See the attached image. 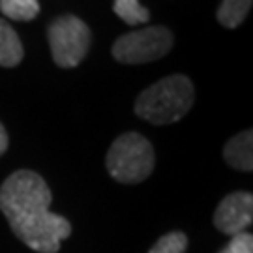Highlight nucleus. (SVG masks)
<instances>
[{
	"label": "nucleus",
	"mask_w": 253,
	"mask_h": 253,
	"mask_svg": "<svg viewBox=\"0 0 253 253\" xmlns=\"http://www.w3.org/2000/svg\"><path fill=\"white\" fill-rule=\"evenodd\" d=\"M195 101V88L190 77L169 75L150 84L135 100V115L154 126L174 124L191 109Z\"/></svg>",
	"instance_id": "2"
},
{
	"label": "nucleus",
	"mask_w": 253,
	"mask_h": 253,
	"mask_svg": "<svg viewBox=\"0 0 253 253\" xmlns=\"http://www.w3.org/2000/svg\"><path fill=\"white\" fill-rule=\"evenodd\" d=\"M253 219V195L250 191L229 193L214 212V225L223 235L236 236L246 233Z\"/></svg>",
	"instance_id": "6"
},
{
	"label": "nucleus",
	"mask_w": 253,
	"mask_h": 253,
	"mask_svg": "<svg viewBox=\"0 0 253 253\" xmlns=\"http://www.w3.org/2000/svg\"><path fill=\"white\" fill-rule=\"evenodd\" d=\"M188 250V236L180 231H172L163 235L148 253H186Z\"/></svg>",
	"instance_id": "12"
},
{
	"label": "nucleus",
	"mask_w": 253,
	"mask_h": 253,
	"mask_svg": "<svg viewBox=\"0 0 253 253\" xmlns=\"http://www.w3.org/2000/svg\"><path fill=\"white\" fill-rule=\"evenodd\" d=\"M219 253H253V236L250 233L231 236L229 244L223 246Z\"/></svg>",
	"instance_id": "13"
},
{
	"label": "nucleus",
	"mask_w": 253,
	"mask_h": 253,
	"mask_svg": "<svg viewBox=\"0 0 253 253\" xmlns=\"http://www.w3.org/2000/svg\"><path fill=\"white\" fill-rule=\"evenodd\" d=\"M8 150V133H6V127L2 126L0 122V156Z\"/></svg>",
	"instance_id": "14"
},
{
	"label": "nucleus",
	"mask_w": 253,
	"mask_h": 253,
	"mask_svg": "<svg viewBox=\"0 0 253 253\" xmlns=\"http://www.w3.org/2000/svg\"><path fill=\"white\" fill-rule=\"evenodd\" d=\"M113 8L126 25H145L150 21V11L139 0H115Z\"/></svg>",
	"instance_id": "11"
},
{
	"label": "nucleus",
	"mask_w": 253,
	"mask_h": 253,
	"mask_svg": "<svg viewBox=\"0 0 253 253\" xmlns=\"http://www.w3.org/2000/svg\"><path fill=\"white\" fill-rule=\"evenodd\" d=\"M51 203L47 182L28 169L11 172L0 186V210L13 235L38 253H56L72 235L70 221L49 210Z\"/></svg>",
	"instance_id": "1"
},
{
	"label": "nucleus",
	"mask_w": 253,
	"mask_h": 253,
	"mask_svg": "<svg viewBox=\"0 0 253 253\" xmlns=\"http://www.w3.org/2000/svg\"><path fill=\"white\" fill-rule=\"evenodd\" d=\"M156 154L152 143L137 131H126L115 139L105 156L107 172L120 184H139L154 171Z\"/></svg>",
	"instance_id": "3"
},
{
	"label": "nucleus",
	"mask_w": 253,
	"mask_h": 253,
	"mask_svg": "<svg viewBox=\"0 0 253 253\" xmlns=\"http://www.w3.org/2000/svg\"><path fill=\"white\" fill-rule=\"evenodd\" d=\"M252 2L253 0H221L216 13L219 25H223L225 28H231V30L238 28L242 25V21L248 17Z\"/></svg>",
	"instance_id": "9"
},
{
	"label": "nucleus",
	"mask_w": 253,
	"mask_h": 253,
	"mask_svg": "<svg viewBox=\"0 0 253 253\" xmlns=\"http://www.w3.org/2000/svg\"><path fill=\"white\" fill-rule=\"evenodd\" d=\"M23 56L25 49L21 43V38L4 19H0V66L13 68L21 64Z\"/></svg>",
	"instance_id": "8"
},
{
	"label": "nucleus",
	"mask_w": 253,
	"mask_h": 253,
	"mask_svg": "<svg viewBox=\"0 0 253 253\" xmlns=\"http://www.w3.org/2000/svg\"><path fill=\"white\" fill-rule=\"evenodd\" d=\"M0 11L13 21H32L40 13L38 0H0Z\"/></svg>",
	"instance_id": "10"
},
{
	"label": "nucleus",
	"mask_w": 253,
	"mask_h": 253,
	"mask_svg": "<svg viewBox=\"0 0 253 253\" xmlns=\"http://www.w3.org/2000/svg\"><path fill=\"white\" fill-rule=\"evenodd\" d=\"M223 160L229 167L236 171H252L253 169V133L252 129H244L238 135L227 141L223 148Z\"/></svg>",
	"instance_id": "7"
},
{
	"label": "nucleus",
	"mask_w": 253,
	"mask_h": 253,
	"mask_svg": "<svg viewBox=\"0 0 253 253\" xmlns=\"http://www.w3.org/2000/svg\"><path fill=\"white\" fill-rule=\"evenodd\" d=\"M174 45V36L167 27L156 25L120 36L113 45V56L120 64H146L160 60Z\"/></svg>",
	"instance_id": "5"
},
{
	"label": "nucleus",
	"mask_w": 253,
	"mask_h": 253,
	"mask_svg": "<svg viewBox=\"0 0 253 253\" xmlns=\"http://www.w3.org/2000/svg\"><path fill=\"white\" fill-rule=\"evenodd\" d=\"M49 47L56 66L75 68L86 58L92 43L88 25L75 15H62L54 19L47 30Z\"/></svg>",
	"instance_id": "4"
}]
</instances>
